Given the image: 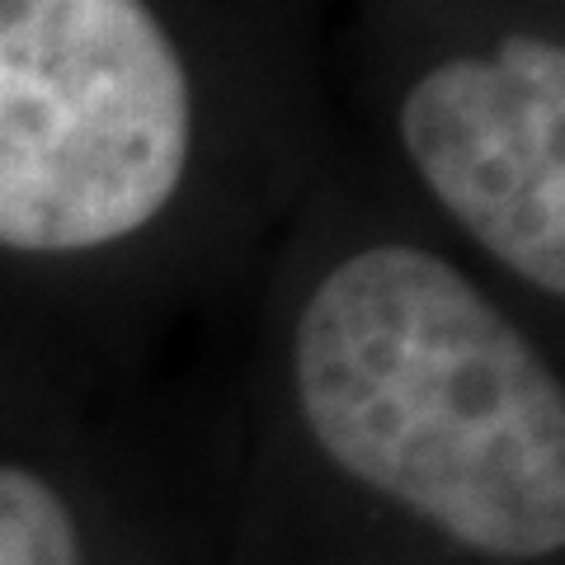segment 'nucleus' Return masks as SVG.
Instances as JSON below:
<instances>
[{
	"mask_svg": "<svg viewBox=\"0 0 565 565\" xmlns=\"http://www.w3.org/2000/svg\"><path fill=\"white\" fill-rule=\"evenodd\" d=\"M292 396L367 500L476 565H561L565 392L533 340L419 245H367L307 292Z\"/></svg>",
	"mask_w": 565,
	"mask_h": 565,
	"instance_id": "obj_1",
	"label": "nucleus"
},
{
	"mask_svg": "<svg viewBox=\"0 0 565 565\" xmlns=\"http://www.w3.org/2000/svg\"><path fill=\"white\" fill-rule=\"evenodd\" d=\"M193 141L147 0H0V250L85 255L151 226Z\"/></svg>",
	"mask_w": 565,
	"mask_h": 565,
	"instance_id": "obj_2",
	"label": "nucleus"
},
{
	"mask_svg": "<svg viewBox=\"0 0 565 565\" xmlns=\"http://www.w3.org/2000/svg\"><path fill=\"white\" fill-rule=\"evenodd\" d=\"M401 141L424 189L509 274L565 297V52L494 43L429 66L401 104Z\"/></svg>",
	"mask_w": 565,
	"mask_h": 565,
	"instance_id": "obj_3",
	"label": "nucleus"
},
{
	"mask_svg": "<svg viewBox=\"0 0 565 565\" xmlns=\"http://www.w3.org/2000/svg\"><path fill=\"white\" fill-rule=\"evenodd\" d=\"M0 565H99L90 523L39 467L0 462Z\"/></svg>",
	"mask_w": 565,
	"mask_h": 565,
	"instance_id": "obj_4",
	"label": "nucleus"
}]
</instances>
